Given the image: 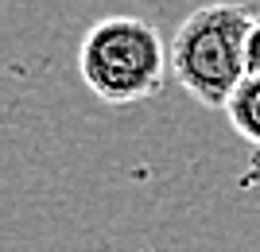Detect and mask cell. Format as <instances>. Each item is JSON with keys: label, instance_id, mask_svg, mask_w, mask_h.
I'll return each instance as SVG.
<instances>
[{"label": "cell", "instance_id": "1", "mask_svg": "<svg viewBox=\"0 0 260 252\" xmlns=\"http://www.w3.org/2000/svg\"><path fill=\"white\" fill-rule=\"evenodd\" d=\"M260 16L256 4L214 0L186 16L171 35L175 82L214 113H225L241 82L249 78V31Z\"/></svg>", "mask_w": 260, "mask_h": 252}, {"label": "cell", "instance_id": "2", "mask_svg": "<svg viewBox=\"0 0 260 252\" xmlns=\"http://www.w3.org/2000/svg\"><path fill=\"white\" fill-rule=\"evenodd\" d=\"M171 70V43L144 16H105L78 43V74L98 101L124 109L159 97Z\"/></svg>", "mask_w": 260, "mask_h": 252}, {"label": "cell", "instance_id": "3", "mask_svg": "<svg viewBox=\"0 0 260 252\" xmlns=\"http://www.w3.org/2000/svg\"><path fill=\"white\" fill-rule=\"evenodd\" d=\"M225 117H229V124H233V132H237L241 140L260 148V74H249L241 82V89L233 93Z\"/></svg>", "mask_w": 260, "mask_h": 252}, {"label": "cell", "instance_id": "4", "mask_svg": "<svg viewBox=\"0 0 260 252\" xmlns=\"http://www.w3.org/2000/svg\"><path fill=\"white\" fill-rule=\"evenodd\" d=\"M249 74H260V16L252 20V31H249Z\"/></svg>", "mask_w": 260, "mask_h": 252}]
</instances>
